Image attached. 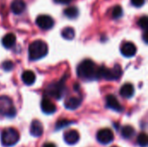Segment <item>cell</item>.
<instances>
[{
	"mask_svg": "<svg viewBox=\"0 0 148 147\" xmlns=\"http://www.w3.org/2000/svg\"><path fill=\"white\" fill-rule=\"evenodd\" d=\"M134 133H135V130L131 126H125L121 129V135L126 139H131L134 135Z\"/></svg>",
	"mask_w": 148,
	"mask_h": 147,
	"instance_id": "ffe728a7",
	"label": "cell"
},
{
	"mask_svg": "<svg viewBox=\"0 0 148 147\" xmlns=\"http://www.w3.org/2000/svg\"><path fill=\"white\" fill-rule=\"evenodd\" d=\"M36 25L42 29H49L54 26V20L51 16L48 15H40L36 19Z\"/></svg>",
	"mask_w": 148,
	"mask_h": 147,
	"instance_id": "ba28073f",
	"label": "cell"
},
{
	"mask_svg": "<svg viewBox=\"0 0 148 147\" xmlns=\"http://www.w3.org/2000/svg\"><path fill=\"white\" fill-rule=\"evenodd\" d=\"M55 3H60V4H68L72 0H54Z\"/></svg>",
	"mask_w": 148,
	"mask_h": 147,
	"instance_id": "83f0119b",
	"label": "cell"
},
{
	"mask_svg": "<svg viewBox=\"0 0 148 147\" xmlns=\"http://www.w3.org/2000/svg\"><path fill=\"white\" fill-rule=\"evenodd\" d=\"M64 15L70 19H74L78 16L79 10H78L77 7H75V6H69L64 10Z\"/></svg>",
	"mask_w": 148,
	"mask_h": 147,
	"instance_id": "d6986e66",
	"label": "cell"
},
{
	"mask_svg": "<svg viewBox=\"0 0 148 147\" xmlns=\"http://www.w3.org/2000/svg\"><path fill=\"white\" fill-rule=\"evenodd\" d=\"M77 75L84 81L99 79V68L89 59L82 61L77 67Z\"/></svg>",
	"mask_w": 148,
	"mask_h": 147,
	"instance_id": "6da1fadb",
	"label": "cell"
},
{
	"mask_svg": "<svg viewBox=\"0 0 148 147\" xmlns=\"http://www.w3.org/2000/svg\"><path fill=\"white\" fill-rule=\"evenodd\" d=\"M43 147H56V145L55 144H53V143H46Z\"/></svg>",
	"mask_w": 148,
	"mask_h": 147,
	"instance_id": "f1b7e54d",
	"label": "cell"
},
{
	"mask_svg": "<svg viewBox=\"0 0 148 147\" xmlns=\"http://www.w3.org/2000/svg\"><path fill=\"white\" fill-rule=\"evenodd\" d=\"M120 94L123 98L129 99L134 94V88L132 84L126 83L121 87V88L120 90Z\"/></svg>",
	"mask_w": 148,
	"mask_h": 147,
	"instance_id": "9a60e30c",
	"label": "cell"
},
{
	"mask_svg": "<svg viewBox=\"0 0 148 147\" xmlns=\"http://www.w3.org/2000/svg\"><path fill=\"white\" fill-rule=\"evenodd\" d=\"M22 81L24 84L30 86L36 81V75L31 70H26L22 74Z\"/></svg>",
	"mask_w": 148,
	"mask_h": 147,
	"instance_id": "ac0fdd59",
	"label": "cell"
},
{
	"mask_svg": "<svg viewBox=\"0 0 148 147\" xmlns=\"http://www.w3.org/2000/svg\"><path fill=\"white\" fill-rule=\"evenodd\" d=\"M64 90H65L64 83H63V81H60V82L50 84L48 87V88L46 90V93L49 96L54 97L56 100H59V99H61L63 96Z\"/></svg>",
	"mask_w": 148,
	"mask_h": 147,
	"instance_id": "8992f818",
	"label": "cell"
},
{
	"mask_svg": "<svg viewBox=\"0 0 148 147\" xmlns=\"http://www.w3.org/2000/svg\"><path fill=\"white\" fill-rule=\"evenodd\" d=\"M147 31H145V33H144V36H143V38H144V41H145V42L146 43H147Z\"/></svg>",
	"mask_w": 148,
	"mask_h": 147,
	"instance_id": "f546056e",
	"label": "cell"
},
{
	"mask_svg": "<svg viewBox=\"0 0 148 147\" xmlns=\"http://www.w3.org/2000/svg\"><path fill=\"white\" fill-rule=\"evenodd\" d=\"M29 57L31 61H36L48 54V46L42 40L32 42L29 46Z\"/></svg>",
	"mask_w": 148,
	"mask_h": 147,
	"instance_id": "7a4b0ae2",
	"label": "cell"
},
{
	"mask_svg": "<svg viewBox=\"0 0 148 147\" xmlns=\"http://www.w3.org/2000/svg\"><path fill=\"white\" fill-rule=\"evenodd\" d=\"M16 43V36L13 33L6 34L2 39V44L6 49L12 48Z\"/></svg>",
	"mask_w": 148,
	"mask_h": 147,
	"instance_id": "2e32d148",
	"label": "cell"
},
{
	"mask_svg": "<svg viewBox=\"0 0 148 147\" xmlns=\"http://www.w3.org/2000/svg\"><path fill=\"white\" fill-rule=\"evenodd\" d=\"M148 139L147 135L145 133H141L138 138H137V143L139 144V146L141 147H146L147 146Z\"/></svg>",
	"mask_w": 148,
	"mask_h": 147,
	"instance_id": "7402d4cb",
	"label": "cell"
},
{
	"mask_svg": "<svg viewBox=\"0 0 148 147\" xmlns=\"http://www.w3.org/2000/svg\"><path fill=\"white\" fill-rule=\"evenodd\" d=\"M41 108L44 113L51 114L56 111V107L48 99H43L41 102Z\"/></svg>",
	"mask_w": 148,
	"mask_h": 147,
	"instance_id": "5bb4252c",
	"label": "cell"
},
{
	"mask_svg": "<svg viewBox=\"0 0 148 147\" xmlns=\"http://www.w3.org/2000/svg\"><path fill=\"white\" fill-rule=\"evenodd\" d=\"M10 9L14 14H16V15L22 14L26 9L25 2L23 0H14L11 3Z\"/></svg>",
	"mask_w": 148,
	"mask_h": 147,
	"instance_id": "4fadbf2b",
	"label": "cell"
},
{
	"mask_svg": "<svg viewBox=\"0 0 148 147\" xmlns=\"http://www.w3.org/2000/svg\"><path fill=\"white\" fill-rule=\"evenodd\" d=\"M121 75V68L115 65L113 68H108L104 66L99 68V78H104L108 81L118 80Z\"/></svg>",
	"mask_w": 148,
	"mask_h": 147,
	"instance_id": "277c9868",
	"label": "cell"
},
{
	"mask_svg": "<svg viewBox=\"0 0 148 147\" xmlns=\"http://www.w3.org/2000/svg\"><path fill=\"white\" fill-rule=\"evenodd\" d=\"M123 14V10H122V8L120 6V5H116L114 10H113V12H112V16L114 18V19H118L120 18Z\"/></svg>",
	"mask_w": 148,
	"mask_h": 147,
	"instance_id": "603a6c76",
	"label": "cell"
},
{
	"mask_svg": "<svg viewBox=\"0 0 148 147\" xmlns=\"http://www.w3.org/2000/svg\"><path fill=\"white\" fill-rule=\"evenodd\" d=\"M16 109L10 98L6 96L0 97V115L8 118H13L16 116Z\"/></svg>",
	"mask_w": 148,
	"mask_h": 147,
	"instance_id": "5b68a950",
	"label": "cell"
},
{
	"mask_svg": "<svg viewBox=\"0 0 148 147\" xmlns=\"http://www.w3.org/2000/svg\"><path fill=\"white\" fill-rule=\"evenodd\" d=\"M13 67H14V64L11 61H5L2 64V68L5 71H10L13 68Z\"/></svg>",
	"mask_w": 148,
	"mask_h": 147,
	"instance_id": "484cf974",
	"label": "cell"
},
{
	"mask_svg": "<svg viewBox=\"0 0 148 147\" xmlns=\"http://www.w3.org/2000/svg\"><path fill=\"white\" fill-rule=\"evenodd\" d=\"M30 134L33 137H40L42 136V133H43V126L42 124L39 121V120H33L31 125H30V129H29Z\"/></svg>",
	"mask_w": 148,
	"mask_h": 147,
	"instance_id": "7c38bea8",
	"label": "cell"
},
{
	"mask_svg": "<svg viewBox=\"0 0 148 147\" xmlns=\"http://www.w3.org/2000/svg\"><path fill=\"white\" fill-rule=\"evenodd\" d=\"M80 139V134L76 130H69L64 134V141L68 145H75Z\"/></svg>",
	"mask_w": 148,
	"mask_h": 147,
	"instance_id": "8fae6325",
	"label": "cell"
},
{
	"mask_svg": "<svg viewBox=\"0 0 148 147\" xmlns=\"http://www.w3.org/2000/svg\"><path fill=\"white\" fill-rule=\"evenodd\" d=\"M82 103V100L78 97H70L69 98L65 103H64V106L67 109H69V110H75L76 108H78L80 107Z\"/></svg>",
	"mask_w": 148,
	"mask_h": 147,
	"instance_id": "e0dca14e",
	"label": "cell"
},
{
	"mask_svg": "<svg viewBox=\"0 0 148 147\" xmlns=\"http://www.w3.org/2000/svg\"><path fill=\"white\" fill-rule=\"evenodd\" d=\"M147 17L146 16H143L142 17H140V18L139 19V21H138V25H139L141 29H145V30H147Z\"/></svg>",
	"mask_w": 148,
	"mask_h": 147,
	"instance_id": "d4e9b609",
	"label": "cell"
},
{
	"mask_svg": "<svg viewBox=\"0 0 148 147\" xmlns=\"http://www.w3.org/2000/svg\"><path fill=\"white\" fill-rule=\"evenodd\" d=\"M96 138H97V140L101 144H102V145H108V144H110L114 140V133L112 132L111 129L104 128V129L100 130L97 133Z\"/></svg>",
	"mask_w": 148,
	"mask_h": 147,
	"instance_id": "52a82bcc",
	"label": "cell"
},
{
	"mask_svg": "<svg viewBox=\"0 0 148 147\" xmlns=\"http://www.w3.org/2000/svg\"><path fill=\"white\" fill-rule=\"evenodd\" d=\"M114 147H117V146H114Z\"/></svg>",
	"mask_w": 148,
	"mask_h": 147,
	"instance_id": "4dcf8cb0",
	"label": "cell"
},
{
	"mask_svg": "<svg viewBox=\"0 0 148 147\" xmlns=\"http://www.w3.org/2000/svg\"><path fill=\"white\" fill-rule=\"evenodd\" d=\"M19 139H20V135L18 132L11 127L3 130L1 135L2 144L6 147L13 146L19 141Z\"/></svg>",
	"mask_w": 148,
	"mask_h": 147,
	"instance_id": "3957f363",
	"label": "cell"
},
{
	"mask_svg": "<svg viewBox=\"0 0 148 147\" xmlns=\"http://www.w3.org/2000/svg\"><path fill=\"white\" fill-rule=\"evenodd\" d=\"M71 123L72 122L68 120H61L57 121V123L56 124V130H60L63 127H66L69 125H70Z\"/></svg>",
	"mask_w": 148,
	"mask_h": 147,
	"instance_id": "cb8c5ba5",
	"label": "cell"
},
{
	"mask_svg": "<svg viewBox=\"0 0 148 147\" xmlns=\"http://www.w3.org/2000/svg\"><path fill=\"white\" fill-rule=\"evenodd\" d=\"M106 103H107V107L115 112L118 113H121L123 111V107L121 106V104L119 102V101L117 100V98L113 95V94H108L106 98Z\"/></svg>",
	"mask_w": 148,
	"mask_h": 147,
	"instance_id": "9c48e42d",
	"label": "cell"
},
{
	"mask_svg": "<svg viewBox=\"0 0 148 147\" xmlns=\"http://www.w3.org/2000/svg\"><path fill=\"white\" fill-rule=\"evenodd\" d=\"M131 3L135 7H141L145 3V0H131Z\"/></svg>",
	"mask_w": 148,
	"mask_h": 147,
	"instance_id": "4316f807",
	"label": "cell"
},
{
	"mask_svg": "<svg viewBox=\"0 0 148 147\" xmlns=\"http://www.w3.org/2000/svg\"><path fill=\"white\" fill-rule=\"evenodd\" d=\"M121 52L122 55H124L125 57H133L135 55V54L137 52V48L133 42H125L121 46Z\"/></svg>",
	"mask_w": 148,
	"mask_h": 147,
	"instance_id": "30bf717a",
	"label": "cell"
},
{
	"mask_svg": "<svg viewBox=\"0 0 148 147\" xmlns=\"http://www.w3.org/2000/svg\"><path fill=\"white\" fill-rule=\"evenodd\" d=\"M62 36L67 40H72L75 37V29L71 27H66L62 31Z\"/></svg>",
	"mask_w": 148,
	"mask_h": 147,
	"instance_id": "44dd1931",
	"label": "cell"
}]
</instances>
